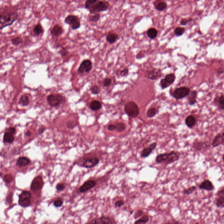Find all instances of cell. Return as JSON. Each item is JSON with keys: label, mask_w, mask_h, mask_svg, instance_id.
I'll return each instance as SVG.
<instances>
[{"label": "cell", "mask_w": 224, "mask_h": 224, "mask_svg": "<svg viewBox=\"0 0 224 224\" xmlns=\"http://www.w3.org/2000/svg\"><path fill=\"white\" fill-rule=\"evenodd\" d=\"M214 104L221 110H224V95L216 97L214 99Z\"/></svg>", "instance_id": "44dd1931"}, {"label": "cell", "mask_w": 224, "mask_h": 224, "mask_svg": "<svg viewBox=\"0 0 224 224\" xmlns=\"http://www.w3.org/2000/svg\"><path fill=\"white\" fill-rule=\"evenodd\" d=\"M65 23L71 26L72 30H76L81 27V23L79 18L75 15H69L65 18Z\"/></svg>", "instance_id": "9c48e42d"}, {"label": "cell", "mask_w": 224, "mask_h": 224, "mask_svg": "<svg viewBox=\"0 0 224 224\" xmlns=\"http://www.w3.org/2000/svg\"><path fill=\"white\" fill-rule=\"evenodd\" d=\"M215 203L217 207L224 208V197H222L216 196Z\"/></svg>", "instance_id": "4316f807"}, {"label": "cell", "mask_w": 224, "mask_h": 224, "mask_svg": "<svg viewBox=\"0 0 224 224\" xmlns=\"http://www.w3.org/2000/svg\"><path fill=\"white\" fill-rule=\"evenodd\" d=\"M33 31L35 35L37 36H39L44 33V30L42 25L40 23H38L34 27Z\"/></svg>", "instance_id": "83f0119b"}, {"label": "cell", "mask_w": 224, "mask_h": 224, "mask_svg": "<svg viewBox=\"0 0 224 224\" xmlns=\"http://www.w3.org/2000/svg\"><path fill=\"white\" fill-rule=\"evenodd\" d=\"M15 140L13 135L9 132L5 133L4 135L3 142L7 143H12Z\"/></svg>", "instance_id": "484cf974"}, {"label": "cell", "mask_w": 224, "mask_h": 224, "mask_svg": "<svg viewBox=\"0 0 224 224\" xmlns=\"http://www.w3.org/2000/svg\"><path fill=\"white\" fill-rule=\"evenodd\" d=\"M54 206L56 208L61 207L63 204V201L62 199L58 198L54 202Z\"/></svg>", "instance_id": "7bdbcfd3"}, {"label": "cell", "mask_w": 224, "mask_h": 224, "mask_svg": "<svg viewBox=\"0 0 224 224\" xmlns=\"http://www.w3.org/2000/svg\"><path fill=\"white\" fill-rule=\"evenodd\" d=\"M56 189L58 191L61 192L64 190L65 188V184L62 183H58L56 186Z\"/></svg>", "instance_id": "bcb514c9"}, {"label": "cell", "mask_w": 224, "mask_h": 224, "mask_svg": "<svg viewBox=\"0 0 224 224\" xmlns=\"http://www.w3.org/2000/svg\"><path fill=\"white\" fill-rule=\"evenodd\" d=\"M99 162V158L97 157L86 158L80 160L78 164L83 167L91 168L96 166Z\"/></svg>", "instance_id": "8992f818"}, {"label": "cell", "mask_w": 224, "mask_h": 224, "mask_svg": "<svg viewBox=\"0 0 224 224\" xmlns=\"http://www.w3.org/2000/svg\"><path fill=\"white\" fill-rule=\"evenodd\" d=\"M89 224H116L113 218L108 216H102L92 220Z\"/></svg>", "instance_id": "8fae6325"}, {"label": "cell", "mask_w": 224, "mask_h": 224, "mask_svg": "<svg viewBox=\"0 0 224 224\" xmlns=\"http://www.w3.org/2000/svg\"><path fill=\"white\" fill-rule=\"evenodd\" d=\"M193 147L197 151H202L208 149L210 147L209 144L206 141H195L193 144Z\"/></svg>", "instance_id": "2e32d148"}, {"label": "cell", "mask_w": 224, "mask_h": 224, "mask_svg": "<svg viewBox=\"0 0 224 224\" xmlns=\"http://www.w3.org/2000/svg\"><path fill=\"white\" fill-rule=\"evenodd\" d=\"M190 91V88L188 87H181L174 91L172 96L177 100H179L187 96Z\"/></svg>", "instance_id": "ba28073f"}, {"label": "cell", "mask_w": 224, "mask_h": 224, "mask_svg": "<svg viewBox=\"0 0 224 224\" xmlns=\"http://www.w3.org/2000/svg\"><path fill=\"white\" fill-rule=\"evenodd\" d=\"M116 126V130L118 132H123L126 129V125L123 123H118Z\"/></svg>", "instance_id": "1f68e13d"}, {"label": "cell", "mask_w": 224, "mask_h": 224, "mask_svg": "<svg viewBox=\"0 0 224 224\" xmlns=\"http://www.w3.org/2000/svg\"><path fill=\"white\" fill-rule=\"evenodd\" d=\"M196 190V187L192 186L184 190L183 193L186 195H190L193 193V192Z\"/></svg>", "instance_id": "f35d334b"}, {"label": "cell", "mask_w": 224, "mask_h": 224, "mask_svg": "<svg viewBox=\"0 0 224 224\" xmlns=\"http://www.w3.org/2000/svg\"><path fill=\"white\" fill-rule=\"evenodd\" d=\"M196 123L197 119L194 116H188L185 119L186 124L187 126L190 129L193 128L196 125Z\"/></svg>", "instance_id": "7402d4cb"}, {"label": "cell", "mask_w": 224, "mask_h": 224, "mask_svg": "<svg viewBox=\"0 0 224 224\" xmlns=\"http://www.w3.org/2000/svg\"><path fill=\"white\" fill-rule=\"evenodd\" d=\"M13 196V194L12 192H11L7 196L6 199V200L8 204L12 203V202Z\"/></svg>", "instance_id": "f907efd6"}, {"label": "cell", "mask_w": 224, "mask_h": 224, "mask_svg": "<svg viewBox=\"0 0 224 224\" xmlns=\"http://www.w3.org/2000/svg\"><path fill=\"white\" fill-rule=\"evenodd\" d=\"M147 35L150 39H155L157 36L158 31L155 28H150L147 31Z\"/></svg>", "instance_id": "f1b7e54d"}, {"label": "cell", "mask_w": 224, "mask_h": 224, "mask_svg": "<svg viewBox=\"0 0 224 224\" xmlns=\"http://www.w3.org/2000/svg\"><path fill=\"white\" fill-rule=\"evenodd\" d=\"M44 185V181L41 176H37L34 179L31 183L30 189L33 191L41 190Z\"/></svg>", "instance_id": "7c38bea8"}, {"label": "cell", "mask_w": 224, "mask_h": 224, "mask_svg": "<svg viewBox=\"0 0 224 224\" xmlns=\"http://www.w3.org/2000/svg\"><path fill=\"white\" fill-rule=\"evenodd\" d=\"M192 19H183L180 21V24L182 26H186L187 24L189 22H191L192 21Z\"/></svg>", "instance_id": "7dc6e473"}, {"label": "cell", "mask_w": 224, "mask_h": 224, "mask_svg": "<svg viewBox=\"0 0 224 224\" xmlns=\"http://www.w3.org/2000/svg\"><path fill=\"white\" fill-rule=\"evenodd\" d=\"M13 178L11 174L5 175L4 177V181L5 183H10L12 181Z\"/></svg>", "instance_id": "b9f144b4"}, {"label": "cell", "mask_w": 224, "mask_h": 224, "mask_svg": "<svg viewBox=\"0 0 224 224\" xmlns=\"http://www.w3.org/2000/svg\"><path fill=\"white\" fill-rule=\"evenodd\" d=\"M63 33V28L58 24L55 25L51 31V35L55 37H59L61 36Z\"/></svg>", "instance_id": "d6986e66"}, {"label": "cell", "mask_w": 224, "mask_h": 224, "mask_svg": "<svg viewBox=\"0 0 224 224\" xmlns=\"http://www.w3.org/2000/svg\"><path fill=\"white\" fill-rule=\"evenodd\" d=\"M185 29L184 28L178 27L175 30L174 33L176 36L180 37L183 35L184 33H185Z\"/></svg>", "instance_id": "8d00e7d4"}, {"label": "cell", "mask_w": 224, "mask_h": 224, "mask_svg": "<svg viewBox=\"0 0 224 224\" xmlns=\"http://www.w3.org/2000/svg\"><path fill=\"white\" fill-rule=\"evenodd\" d=\"M90 107L93 111H97L101 109L102 104L99 101L94 100L90 103Z\"/></svg>", "instance_id": "cb8c5ba5"}, {"label": "cell", "mask_w": 224, "mask_h": 224, "mask_svg": "<svg viewBox=\"0 0 224 224\" xmlns=\"http://www.w3.org/2000/svg\"><path fill=\"white\" fill-rule=\"evenodd\" d=\"M222 159H223V161H224V154L223 156V157H222Z\"/></svg>", "instance_id": "be15d7a7"}, {"label": "cell", "mask_w": 224, "mask_h": 224, "mask_svg": "<svg viewBox=\"0 0 224 224\" xmlns=\"http://www.w3.org/2000/svg\"><path fill=\"white\" fill-rule=\"evenodd\" d=\"M92 68V61L89 59H85L81 62L78 69V73L82 74L88 73L91 71Z\"/></svg>", "instance_id": "30bf717a"}, {"label": "cell", "mask_w": 224, "mask_h": 224, "mask_svg": "<svg viewBox=\"0 0 224 224\" xmlns=\"http://www.w3.org/2000/svg\"><path fill=\"white\" fill-rule=\"evenodd\" d=\"M45 129H45V127H44V126H42V127H40L39 129L38 130V133L39 134H41V133H43L44 131H45Z\"/></svg>", "instance_id": "680465c9"}, {"label": "cell", "mask_w": 224, "mask_h": 224, "mask_svg": "<svg viewBox=\"0 0 224 224\" xmlns=\"http://www.w3.org/2000/svg\"><path fill=\"white\" fill-rule=\"evenodd\" d=\"M18 15L16 12H12L6 14H1L0 16V29L1 30L13 23L18 19Z\"/></svg>", "instance_id": "7a4b0ae2"}, {"label": "cell", "mask_w": 224, "mask_h": 224, "mask_svg": "<svg viewBox=\"0 0 224 224\" xmlns=\"http://www.w3.org/2000/svg\"><path fill=\"white\" fill-rule=\"evenodd\" d=\"M216 196L222 197H224V187L221 188L217 192Z\"/></svg>", "instance_id": "681fc988"}, {"label": "cell", "mask_w": 224, "mask_h": 224, "mask_svg": "<svg viewBox=\"0 0 224 224\" xmlns=\"http://www.w3.org/2000/svg\"><path fill=\"white\" fill-rule=\"evenodd\" d=\"M157 114V110L155 108H151L148 109L147 112V116L148 118H151L154 117Z\"/></svg>", "instance_id": "e575fe53"}, {"label": "cell", "mask_w": 224, "mask_h": 224, "mask_svg": "<svg viewBox=\"0 0 224 224\" xmlns=\"http://www.w3.org/2000/svg\"><path fill=\"white\" fill-rule=\"evenodd\" d=\"M30 98L27 95H23L19 99V103L22 106H26L30 103Z\"/></svg>", "instance_id": "d4e9b609"}, {"label": "cell", "mask_w": 224, "mask_h": 224, "mask_svg": "<svg viewBox=\"0 0 224 224\" xmlns=\"http://www.w3.org/2000/svg\"><path fill=\"white\" fill-rule=\"evenodd\" d=\"M143 213V211H142L139 210L137 211V212L136 214H135V219L139 217L140 216L142 215Z\"/></svg>", "instance_id": "6f0895ef"}, {"label": "cell", "mask_w": 224, "mask_h": 224, "mask_svg": "<svg viewBox=\"0 0 224 224\" xmlns=\"http://www.w3.org/2000/svg\"><path fill=\"white\" fill-rule=\"evenodd\" d=\"M117 35L115 34H110L107 35L106 37V40L109 42L110 44H113L115 43L117 39Z\"/></svg>", "instance_id": "d6a6232c"}, {"label": "cell", "mask_w": 224, "mask_h": 224, "mask_svg": "<svg viewBox=\"0 0 224 224\" xmlns=\"http://www.w3.org/2000/svg\"><path fill=\"white\" fill-rule=\"evenodd\" d=\"M167 6V4L165 2H160L159 3H158L156 7V9L159 11H163L165 9H166Z\"/></svg>", "instance_id": "74e56055"}, {"label": "cell", "mask_w": 224, "mask_h": 224, "mask_svg": "<svg viewBox=\"0 0 224 224\" xmlns=\"http://www.w3.org/2000/svg\"><path fill=\"white\" fill-rule=\"evenodd\" d=\"M124 203L123 201L119 200L116 202L115 206L116 208H120L124 205Z\"/></svg>", "instance_id": "816d5d0a"}, {"label": "cell", "mask_w": 224, "mask_h": 224, "mask_svg": "<svg viewBox=\"0 0 224 224\" xmlns=\"http://www.w3.org/2000/svg\"><path fill=\"white\" fill-rule=\"evenodd\" d=\"M149 216L147 215H144L139 219L135 221L134 224H146L149 221Z\"/></svg>", "instance_id": "4dcf8cb0"}, {"label": "cell", "mask_w": 224, "mask_h": 224, "mask_svg": "<svg viewBox=\"0 0 224 224\" xmlns=\"http://www.w3.org/2000/svg\"><path fill=\"white\" fill-rule=\"evenodd\" d=\"M116 126L113 124H110V125H109V126H108V127H107V130L110 131H113V130H116Z\"/></svg>", "instance_id": "11a10c76"}, {"label": "cell", "mask_w": 224, "mask_h": 224, "mask_svg": "<svg viewBox=\"0 0 224 224\" xmlns=\"http://www.w3.org/2000/svg\"><path fill=\"white\" fill-rule=\"evenodd\" d=\"M224 143V132L219 133L215 137L212 142V146L217 147Z\"/></svg>", "instance_id": "e0dca14e"}, {"label": "cell", "mask_w": 224, "mask_h": 224, "mask_svg": "<svg viewBox=\"0 0 224 224\" xmlns=\"http://www.w3.org/2000/svg\"><path fill=\"white\" fill-rule=\"evenodd\" d=\"M197 92L196 90L190 91V93L188 95V102L190 105H193L197 103Z\"/></svg>", "instance_id": "ffe728a7"}, {"label": "cell", "mask_w": 224, "mask_h": 224, "mask_svg": "<svg viewBox=\"0 0 224 224\" xmlns=\"http://www.w3.org/2000/svg\"><path fill=\"white\" fill-rule=\"evenodd\" d=\"M109 4L108 2L98 1L89 11L91 13L94 14L95 12H100L106 11L109 9Z\"/></svg>", "instance_id": "52a82bcc"}, {"label": "cell", "mask_w": 224, "mask_h": 224, "mask_svg": "<svg viewBox=\"0 0 224 224\" xmlns=\"http://www.w3.org/2000/svg\"><path fill=\"white\" fill-rule=\"evenodd\" d=\"M31 161L27 158L23 157L20 158L17 161L16 165L17 166L23 167L27 166L30 163Z\"/></svg>", "instance_id": "603a6c76"}, {"label": "cell", "mask_w": 224, "mask_h": 224, "mask_svg": "<svg viewBox=\"0 0 224 224\" xmlns=\"http://www.w3.org/2000/svg\"><path fill=\"white\" fill-rule=\"evenodd\" d=\"M124 111L129 117L136 118L139 115L140 110L137 104L133 101L127 102L124 106Z\"/></svg>", "instance_id": "3957f363"}, {"label": "cell", "mask_w": 224, "mask_h": 224, "mask_svg": "<svg viewBox=\"0 0 224 224\" xmlns=\"http://www.w3.org/2000/svg\"><path fill=\"white\" fill-rule=\"evenodd\" d=\"M160 86L162 89H164L168 87L170 85L166 82L164 78V79H162L161 81Z\"/></svg>", "instance_id": "ee69618b"}, {"label": "cell", "mask_w": 224, "mask_h": 224, "mask_svg": "<svg viewBox=\"0 0 224 224\" xmlns=\"http://www.w3.org/2000/svg\"><path fill=\"white\" fill-rule=\"evenodd\" d=\"M11 42L14 46H18L23 43V40L20 37H17L12 39Z\"/></svg>", "instance_id": "d590c367"}, {"label": "cell", "mask_w": 224, "mask_h": 224, "mask_svg": "<svg viewBox=\"0 0 224 224\" xmlns=\"http://www.w3.org/2000/svg\"><path fill=\"white\" fill-rule=\"evenodd\" d=\"M97 184V183L94 180H88L85 182L83 185L79 187V190L82 193L86 192L94 188Z\"/></svg>", "instance_id": "4fadbf2b"}, {"label": "cell", "mask_w": 224, "mask_h": 224, "mask_svg": "<svg viewBox=\"0 0 224 224\" xmlns=\"http://www.w3.org/2000/svg\"><path fill=\"white\" fill-rule=\"evenodd\" d=\"M156 142H153L148 147L145 148L142 150L140 153V157L143 158L148 157L152 153V151L156 148Z\"/></svg>", "instance_id": "9a60e30c"}, {"label": "cell", "mask_w": 224, "mask_h": 224, "mask_svg": "<svg viewBox=\"0 0 224 224\" xmlns=\"http://www.w3.org/2000/svg\"><path fill=\"white\" fill-rule=\"evenodd\" d=\"M26 136L28 137H30L32 135V133L30 131H29V130H28V131L26 133Z\"/></svg>", "instance_id": "94428289"}, {"label": "cell", "mask_w": 224, "mask_h": 224, "mask_svg": "<svg viewBox=\"0 0 224 224\" xmlns=\"http://www.w3.org/2000/svg\"><path fill=\"white\" fill-rule=\"evenodd\" d=\"M100 16L99 14H95L89 17V20L91 22L96 23L100 19Z\"/></svg>", "instance_id": "60d3db41"}, {"label": "cell", "mask_w": 224, "mask_h": 224, "mask_svg": "<svg viewBox=\"0 0 224 224\" xmlns=\"http://www.w3.org/2000/svg\"><path fill=\"white\" fill-rule=\"evenodd\" d=\"M42 224H53L49 222H48V221H46V222H44L43 223H42Z\"/></svg>", "instance_id": "6125c7cd"}, {"label": "cell", "mask_w": 224, "mask_h": 224, "mask_svg": "<svg viewBox=\"0 0 224 224\" xmlns=\"http://www.w3.org/2000/svg\"><path fill=\"white\" fill-rule=\"evenodd\" d=\"M161 71L159 69L153 68L151 70L147 71L146 76L147 78L150 80H155L158 79L161 76Z\"/></svg>", "instance_id": "5bb4252c"}, {"label": "cell", "mask_w": 224, "mask_h": 224, "mask_svg": "<svg viewBox=\"0 0 224 224\" xmlns=\"http://www.w3.org/2000/svg\"><path fill=\"white\" fill-rule=\"evenodd\" d=\"M31 194L29 191H24L19 195L18 203L23 208L29 207L31 204Z\"/></svg>", "instance_id": "5b68a950"}, {"label": "cell", "mask_w": 224, "mask_h": 224, "mask_svg": "<svg viewBox=\"0 0 224 224\" xmlns=\"http://www.w3.org/2000/svg\"><path fill=\"white\" fill-rule=\"evenodd\" d=\"M176 79V76L173 73L168 74L165 76V79L166 82L168 83L170 85H171L174 82Z\"/></svg>", "instance_id": "f546056e"}, {"label": "cell", "mask_w": 224, "mask_h": 224, "mask_svg": "<svg viewBox=\"0 0 224 224\" xmlns=\"http://www.w3.org/2000/svg\"><path fill=\"white\" fill-rule=\"evenodd\" d=\"M47 102L51 107L59 106L65 102V98L61 94H51L47 97Z\"/></svg>", "instance_id": "277c9868"}, {"label": "cell", "mask_w": 224, "mask_h": 224, "mask_svg": "<svg viewBox=\"0 0 224 224\" xmlns=\"http://www.w3.org/2000/svg\"><path fill=\"white\" fill-rule=\"evenodd\" d=\"M180 157V152L172 151L169 153L158 155L156 157L155 161L157 163H162L163 162L165 165H167L178 161Z\"/></svg>", "instance_id": "6da1fadb"}, {"label": "cell", "mask_w": 224, "mask_h": 224, "mask_svg": "<svg viewBox=\"0 0 224 224\" xmlns=\"http://www.w3.org/2000/svg\"><path fill=\"white\" fill-rule=\"evenodd\" d=\"M199 188L200 190L211 191L214 189V186L212 183L208 180H206L203 181L199 186Z\"/></svg>", "instance_id": "ac0fdd59"}, {"label": "cell", "mask_w": 224, "mask_h": 224, "mask_svg": "<svg viewBox=\"0 0 224 224\" xmlns=\"http://www.w3.org/2000/svg\"><path fill=\"white\" fill-rule=\"evenodd\" d=\"M165 224H180V223L178 221H173L172 222H169Z\"/></svg>", "instance_id": "91938a15"}, {"label": "cell", "mask_w": 224, "mask_h": 224, "mask_svg": "<svg viewBox=\"0 0 224 224\" xmlns=\"http://www.w3.org/2000/svg\"><path fill=\"white\" fill-rule=\"evenodd\" d=\"M111 80L109 78H105L104 79L103 82V85L104 87H107L111 84Z\"/></svg>", "instance_id": "c3c4849f"}, {"label": "cell", "mask_w": 224, "mask_h": 224, "mask_svg": "<svg viewBox=\"0 0 224 224\" xmlns=\"http://www.w3.org/2000/svg\"><path fill=\"white\" fill-rule=\"evenodd\" d=\"M76 126V123H75V122H73V121H69L67 124V126H68V128H69V129L71 128V127L73 128Z\"/></svg>", "instance_id": "db71d44e"}, {"label": "cell", "mask_w": 224, "mask_h": 224, "mask_svg": "<svg viewBox=\"0 0 224 224\" xmlns=\"http://www.w3.org/2000/svg\"><path fill=\"white\" fill-rule=\"evenodd\" d=\"M98 2L97 0H88L85 2V8L89 10L94 4Z\"/></svg>", "instance_id": "836d02e7"}, {"label": "cell", "mask_w": 224, "mask_h": 224, "mask_svg": "<svg viewBox=\"0 0 224 224\" xmlns=\"http://www.w3.org/2000/svg\"><path fill=\"white\" fill-rule=\"evenodd\" d=\"M9 133H11V134H12V135L13 134H15L16 132V128L14 127H11V128H9Z\"/></svg>", "instance_id": "9f6ffc18"}, {"label": "cell", "mask_w": 224, "mask_h": 224, "mask_svg": "<svg viewBox=\"0 0 224 224\" xmlns=\"http://www.w3.org/2000/svg\"><path fill=\"white\" fill-rule=\"evenodd\" d=\"M90 91L92 94L97 95L100 92V88L97 85H95L91 87L90 89Z\"/></svg>", "instance_id": "ab89813d"}, {"label": "cell", "mask_w": 224, "mask_h": 224, "mask_svg": "<svg viewBox=\"0 0 224 224\" xmlns=\"http://www.w3.org/2000/svg\"><path fill=\"white\" fill-rule=\"evenodd\" d=\"M128 73H129V70L128 69L125 68L120 72V75L122 76H126L128 75Z\"/></svg>", "instance_id": "f5cc1de1"}, {"label": "cell", "mask_w": 224, "mask_h": 224, "mask_svg": "<svg viewBox=\"0 0 224 224\" xmlns=\"http://www.w3.org/2000/svg\"><path fill=\"white\" fill-rule=\"evenodd\" d=\"M59 54L61 55L62 57H66L69 54V52L66 48H62V49L59 51Z\"/></svg>", "instance_id": "f6af8a7d"}]
</instances>
